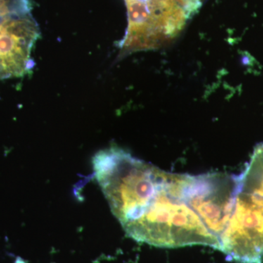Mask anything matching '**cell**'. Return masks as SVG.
Masks as SVG:
<instances>
[{"instance_id":"6da1fadb","label":"cell","mask_w":263,"mask_h":263,"mask_svg":"<svg viewBox=\"0 0 263 263\" xmlns=\"http://www.w3.org/2000/svg\"><path fill=\"white\" fill-rule=\"evenodd\" d=\"M93 167L112 212L131 238L167 248L219 249L237 176L171 174L117 148L97 154Z\"/></svg>"},{"instance_id":"7a4b0ae2","label":"cell","mask_w":263,"mask_h":263,"mask_svg":"<svg viewBox=\"0 0 263 263\" xmlns=\"http://www.w3.org/2000/svg\"><path fill=\"white\" fill-rule=\"evenodd\" d=\"M40 36L29 0H0V80L27 75Z\"/></svg>"},{"instance_id":"3957f363","label":"cell","mask_w":263,"mask_h":263,"mask_svg":"<svg viewBox=\"0 0 263 263\" xmlns=\"http://www.w3.org/2000/svg\"><path fill=\"white\" fill-rule=\"evenodd\" d=\"M219 250L238 263L262 262V195L240 191L237 184L231 215L221 236Z\"/></svg>"},{"instance_id":"277c9868","label":"cell","mask_w":263,"mask_h":263,"mask_svg":"<svg viewBox=\"0 0 263 263\" xmlns=\"http://www.w3.org/2000/svg\"><path fill=\"white\" fill-rule=\"evenodd\" d=\"M240 191L263 196V144L254 151L243 172L237 176Z\"/></svg>"}]
</instances>
